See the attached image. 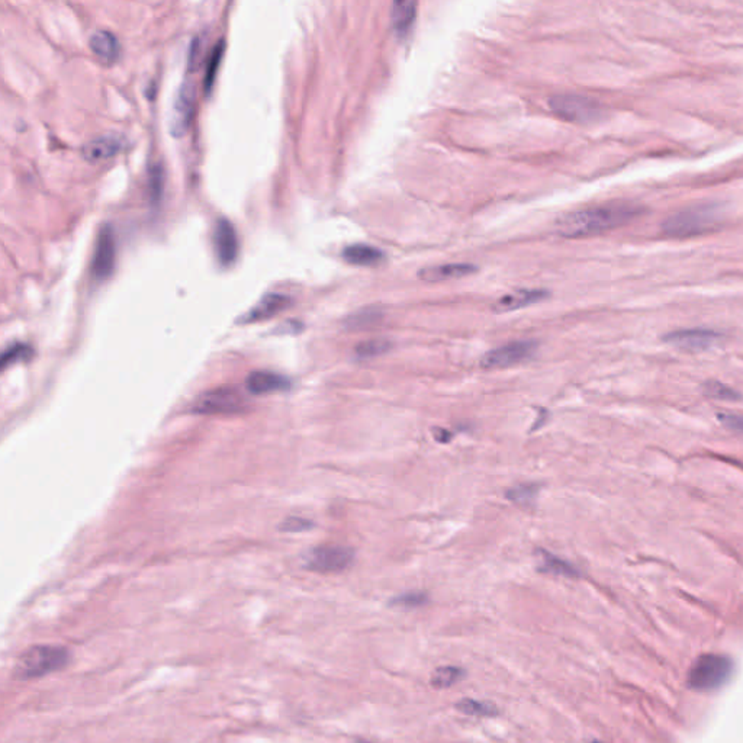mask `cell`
I'll return each mask as SVG.
<instances>
[{
  "instance_id": "1",
  "label": "cell",
  "mask_w": 743,
  "mask_h": 743,
  "mask_svg": "<svg viewBox=\"0 0 743 743\" xmlns=\"http://www.w3.org/2000/svg\"><path fill=\"white\" fill-rule=\"evenodd\" d=\"M644 208L632 202H611L563 215L556 222V231L567 238H582L620 228L642 215Z\"/></svg>"
},
{
  "instance_id": "2",
  "label": "cell",
  "mask_w": 743,
  "mask_h": 743,
  "mask_svg": "<svg viewBox=\"0 0 743 743\" xmlns=\"http://www.w3.org/2000/svg\"><path fill=\"white\" fill-rule=\"evenodd\" d=\"M70 663V651L60 645H35L25 651L15 666V675L22 681L38 679L59 672Z\"/></svg>"
},
{
  "instance_id": "3",
  "label": "cell",
  "mask_w": 743,
  "mask_h": 743,
  "mask_svg": "<svg viewBox=\"0 0 743 743\" xmlns=\"http://www.w3.org/2000/svg\"><path fill=\"white\" fill-rule=\"evenodd\" d=\"M720 222V210L711 203L685 208L666 218L662 224L665 236L674 238H689L706 234Z\"/></svg>"
},
{
  "instance_id": "4",
  "label": "cell",
  "mask_w": 743,
  "mask_h": 743,
  "mask_svg": "<svg viewBox=\"0 0 743 743\" xmlns=\"http://www.w3.org/2000/svg\"><path fill=\"white\" fill-rule=\"evenodd\" d=\"M732 660L720 655H704L696 660L688 675V685L697 691H713L732 675Z\"/></svg>"
},
{
  "instance_id": "5",
  "label": "cell",
  "mask_w": 743,
  "mask_h": 743,
  "mask_svg": "<svg viewBox=\"0 0 743 743\" xmlns=\"http://www.w3.org/2000/svg\"><path fill=\"white\" fill-rule=\"evenodd\" d=\"M549 107L559 118L575 123H593L603 116L598 102L582 95H556Z\"/></svg>"
},
{
  "instance_id": "6",
  "label": "cell",
  "mask_w": 743,
  "mask_h": 743,
  "mask_svg": "<svg viewBox=\"0 0 743 743\" xmlns=\"http://www.w3.org/2000/svg\"><path fill=\"white\" fill-rule=\"evenodd\" d=\"M354 559V552L346 546H318L305 557L306 569L318 574H337L347 569Z\"/></svg>"
},
{
  "instance_id": "7",
  "label": "cell",
  "mask_w": 743,
  "mask_h": 743,
  "mask_svg": "<svg viewBox=\"0 0 743 743\" xmlns=\"http://www.w3.org/2000/svg\"><path fill=\"white\" fill-rule=\"evenodd\" d=\"M116 240L111 224H104L97 231L92 255V274L96 280L108 279L115 269Z\"/></svg>"
},
{
  "instance_id": "8",
  "label": "cell",
  "mask_w": 743,
  "mask_h": 743,
  "mask_svg": "<svg viewBox=\"0 0 743 743\" xmlns=\"http://www.w3.org/2000/svg\"><path fill=\"white\" fill-rule=\"evenodd\" d=\"M243 401L236 388L222 387L202 394L193 405V413L203 416L234 414L243 409Z\"/></svg>"
},
{
  "instance_id": "9",
  "label": "cell",
  "mask_w": 743,
  "mask_h": 743,
  "mask_svg": "<svg viewBox=\"0 0 743 743\" xmlns=\"http://www.w3.org/2000/svg\"><path fill=\"white\" fill-rule=\"evenodd\" d=\"M196 104V89L191 80H185L177 90L173 114L170 118V134L176 138H181L188 133V128L195 115Z\"/></svg>"
},
{
  "instance_id": "10",
  "label": "cell",
  "mask_w": 743,
  "mask_h": 743,
  "mask_svg": "<svg viewBox=\"0 0 743 743\" xmlns=\"http://www.w3.org/2000/svg\"><path fill=\"white\" fill-rule=\"evenodd\" d=\"M536 350L537 344L534 342H512L486 353L481 361V366L485 369H498L519 365L533 357Z\"/></svg>"
},
{
  "instance_id": "11",
  "label": "cell",
  "mask_w": 743,
  "mask_h": 743,
  "mask_svg": "<svg viewBox=\"0 0 743 743\" xmlns=\"http://www.w3.org/2000/svg\"><path fill=\"white\" fill-rule=\"evenodd\" d=\"M212 241L218 262L224 267L231 266L237 260L240 251V241L234 225L226 218H218L214 226Z\"/></svg>"
},
{
  "instance_id": "12",
  "label": "cell",
  "mask_w": 743,
  "mask_h": 743,
  "mask_svg": "<svg viewBox=\"0 0 743 743\" xmlns=\"http://www.w3.org/2000/svg\"><path fill=\"white\" fill-rule=\"evenodd\" d=\"M126 147L123 135L102 134L89 140L82 147V156L89 163H99L112 159Z\"/></svg>"
},
{
  "instance_id": "13",
  "label": "cell",
  "mask_w": 743,
  "mask_h": 743,
  "mask_svg": "<svg viewBox=\"0 0 743 743\" xmlns=\"http://www.w3.org/2000/svg\"><path fill=\"white\" fill-rule=\"evenodd\" d=\"M663 340L677 347L685 350H704L720 340V334L713 330L706 328H689L672 331L666 334Z\"/></svg>"
},
{
  "instance_id": "14",
  "label": "cell",
  "mask_w": 743,
  "mask_h": 743,
  "mask_svg": "<svg viewBox=\"0 0 743 743\" xmlns=\"http://www.w3.org/2000/svg\"><path fill=\"white\" fill-rule=\"evenodd\" d=\"M291 380L276 372L254 370L246 379V388L253 395H269L284 392L291 388Z\"/></svg>"
},
{
  "instance_id": "15",
  "label": "cell",
  "mask_w": 743,
  "mask_h": 743,
  "mask_svg": "<svg viewBox=\"0 0 743 743\" xmlns=\"http://www.w3.org/2000/svg\"><path fill=\"white\" fill-rule=\"evenodd\" d=\"M292 303V299L288 296V295H284V294H276V292H270V294H266L258 303H255L253 308L241 318L243 322L248 324V322H259V321H265V320H269L272 317H274L276 314L285 311L288 306Z\"/></svg>"
},
{
  "instance_id": "16",
  "label": "cell",
  "mask_w": 743,
  "mask_h": 743,
  "mask_svg": "<svg viewBox=\"0 0 743 743\" xmlns=\"http://www.w3.org/2000/svg\"><path fill=\"white\" fill-rule=\"evenodd\" d=\"M549 298V292L543 291V289H520V291H516V292H511L508 295H504L502 298H500L494 306L493 310L495 313H511V311H516V310H521L524 308V306H528V305H534L537 302H542L543 299Z\"/></svg>"
},
{
  "instance_id": "17",
  "label": "cell",
  "mask_w": 743,
  "mask_h": 743,
  "mask_svg": "<svg viewBox=\"0 0 743 743\" xmlns=\"http://www.w3.org/2000/svg\"><path fill=\"white\" fill-rule=\"evenodd\" d=\"M89 47L93 53L105 63H114L119 59L121 44L115 34L107 30H97L89 38Z\"/></svg>"
},
{
  "instance_id": "18",
  "label": "cell",
  "mask_w": 743,
  "mask_h": 743,
  "mask_svg": "<svg viewBox=\"0 0 743 743\" xmlns=\"http://www.w3.org/2000/svg\"><path fill=\"white\" fill-rule=\"evenodd\" d=\"M342 255L349 265L361 267H375L385 260V253L369 244L347 246Z\"/></svg>"
},
{
  "instance_id": "19",
  "label": "cell",
  "mask_w": 743,
  "mask_h": 743,
  "mask_svg": "<svg viewBox=\"0 0 743 743\" xmlns=\"http://www.w3.org/2000/svg\"><path fill=\"white\" fill-rule=\"evenodd\" d=\"M478 270L475 265L469 263H449L435 267H427L418 272V277L425 282H443L447 279H459L472 274Z\"/></svg>"
},
{
  "instance_id": "20",
  "label": "cell",
  "mask_w": 743,
  "mask_h": 743,
  "mask_svg": "<svg viewBox=\"0 0 743 743\" xmlns=\"http://www.w3.org/2000/svg\"><path fill=\"white\" fill-rule=\"evenodd\" d=\"M417 16V4L409 2V0H399L395 2L391 9V22L395 32L399 37H405L411 31Z\"/></svg>"
},
{
  "instance_id": "21",
  "label": "cell",
  "mask_w": 743,
  "mask_h": 743,
  "mask_svg": "<svg viewBox=\"0 0 743 743\" xmlns=\"http://www.w3.org/2000/svg\"><path fill=\"white\" fill-rule=\"evenodd\" d=\"M224 51H225V41L224 40H219L211 49L210 53V57H208V64H207V71H205V78H203V87H205V92L210 93L214 83H215V79H217V73H218V68H219V64H221V60H222V56H224Z\"/></svg>"
},
{
  "instance_id": "22",
  "label": "cell",
  "mask_w": 743,
  "mask_h": 743,
  "mask_svg": "<svg viewBox=\"0 0 743 743\" xmlns=\"http://www.w3.org/2000/svg\"><path fill=\"white\" fill-rule=\"evenodd\" d=\"M540 557H542V567L540 569L543 572H550V574H555V575H560V576H569V578H574L578 575V571L571 565V563L562 560L559 557H556L555 555H550L545 550H540Z\"/></svg>"
},
{
  "instance_id": "23",
  "label": "cell",
  "mask_w": 743,
  "mask_h": 743,
  "mask_svg": "<svg viewBox=\"0 0 743 743\" xmlns=\"http://www.w3.org/2000/svg\"><path fill=\"white\" fill-rule=\"evenodd\" d=\"M537 494H539V485L521 483V485H516L514 488L508 490L507 498L514 504L526 507V505H530L536 500Z\"/></svg>"
},
{
  "instance_id": "24",
  "label": "cell",
  "mask_w": 743,
  "mask_h": 743,
  "mask_svg": "<svg viewBox=\"0 0 743 743\" xmlns=\"http://www.w3.org/2000/svg\"><path fill=\"white\" fill-rule=\"evenodd\" d=\"M382 320V313L376 308H368L361 313H356L346 320V327L349 330H365Z\"/></svg>"
},
{
  "instance_id": "25",
  "label": "cell",
  "mask_w": 743,
  "mask_h": 743,
  "mask_svg": "<svg viewBox=\"0 0 743 743\" xmlns=\"http://www.w3.org/2000/svg\"><path fill=\"white\" fill-rule=\"evenodd\" d=\"M462 677L464 671L456 668V666H442V668L433 672L431 685L434 688H449L454 685Z\"/></svg>"
},
{
  "instance_id": "26",
  "label": "cell",
  "mask_w": 743,
  "mask_h": 743,
  "mask_svg": "<svg viewBox=\"0 0 743 743\" xmlns=\"http://www.w3.org/2000/svg\"><path fill=\"white\" fill-rule=\"evenodd\" d=\"M457 710L462 711L468 715H476V717H491L494 714H497V707L490 704V703H483V701H478V700H472V699H464L460 700L457 704H456Z\"/></svg>"
},
{
  "instance_id": "27",
  "label": "cell",
  "mask_w": 743,
  "mask_h": 743,
  "mask_svg": "<svg viewBox=\"0 0 743 743\" xmlns=\"http://www.w3.org/2000/svg\"><path fill=\"white\" fill-rule=\"evenodd\" d=\"M391 346H392L391 342L385 340V339L368 340V342H363V343H361L356 347V356L358 358H372V357H376V356H380L383 353H387L391 349Z\"/></svg>"
},
{
  "instance_id": "28",
  "label": "cell",
  "mask_w": 743,
  "mask_h": 743,
  "mask_svg": "<svg viewBox=\"0 0 743 743\" xmlns=\"http://www.w3.org/2000/svg\"><path fill=\"white\" fill-rule=\"evenodd\" d=\"M164 192V174L160 164H155L148 176V195L151 203H159Z\"/></svg>"
},
{
  "instance_id": "29",
  "label": "cell",
  "mask_w": 743,
  "mask_h": 743,
  "mask_svg": "<svg viewBox=\"0 0 743 743\" xmlns=\"http://www.w3.org/2000/svg\"><path fill=\"white\" fill-rule=\"evenodd\" d=\"M32 349L28 344H13L9 346L2 356V366L8 368L18 362H27L32 357Z\"/></svg>"
},
{
  "instance_id": "30",
  "label": "cell",
  "mask_w": 743,
  "mask_h": 743,
  "mask_svg": "<svg viewBox=\"0 0 743 743\" xmlns=\"http://www.w3.org/2000/svg\"><path fill=\"white\" fill-rule=\"evenodd\" d=\"M706 394L713 397V398H717V399H737L740 398V395L737 392H735L732 388L723 385V383L720 382H708L706 385Z\"/></svg>"
},
{
  "instance_id": "31",
  "label": "cell",
  "mask_w": 743,
  "mask_h": 743,
  "mask_svg": "<svg viewBox=\"0 0 743 743\" xmlns=\"http://www.w3.org/2000/svg\"><path fill=\"white\" fill-rule=\"evenodd\" d=\"M427 603V596L423 593H408L399 596L391 601V605L404 607V608H416Z\"/></svg>"
},
{
  "instance_id": "32",
  "label": "cell",
  "mask_w": 743,
  "mask_h": 743,
  "mask_svg": "<svg viewBox=\"0 0 743 743\" xmlns=\"http://www.w3.org/2000/svg\"><path fill=\"white\" fill-rule=\"evenodd\" d=\"M280 527L284 531H305L313 527V523L301 517H291L282 523Z\"/></svg>"
},
{
  "instance_id": "33",
  "label": "cell",
  "mask_w": 743,
  "mask_h": 743,
  "mask_svg": "<svg viewBox=\"0 0 743 743\" xmlns=\"http://www.w3.org/2000/svg\"><path fill=\"white\" fill-rule=\"evenodd\" d=\"M719 420L727 428L743 433V417L742 416H736V414H730V413H722V414H719Z\"/></svg>"
},
{
  "instance_id": "34",
  "label": "cell",
  "mask_w": 743,
  "mask_h": 743,
  "mask_svg": "<svg viewBox=\"0 0 743 743\" xmlns=\"http://www.w3.org/2000/svg\"><path fill=\"white\" fill-rule=\"evenodd\" d=\"M199 54H200V44H199V38H195L193 42L191 44L189 56H188V68H189L191 71H193V68L198 66Z\"/></svg>"
},
{
  "instance_id": "35",
  "label": "cell",
  "mask_w": 743,
  "mask_h": 743,
  "mask_svg": "<svg viewBox=\"0 0 743 743\" xmlns=\"http://www.w3.org/2000/svg\"><path fill=\"white\" fill-rule=\"evenodd\" d=\"M353 743H372V742H368V740H354Z\"/></svg>"
},
{
  "instance_id": "36",
  "label": "cell",
  "mask_w": 743,
  "mask_h": 743,
  "mask_svg": "<svg viewBox=\"0 0 743 743\" xmlns=\"http://www.w3.org/2000/svg\"><path fill=\"white\" fill-rule=\"evenodd\" d=\"M594 743H600V742H594Z\"/></svg>"
}]
</instances>
